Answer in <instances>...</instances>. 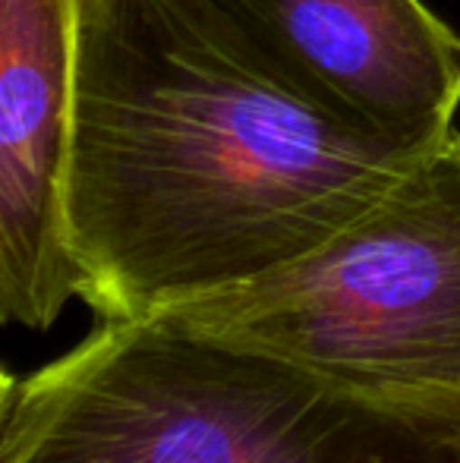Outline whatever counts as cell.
Masks as SVG:
<instances>
[{"mask_svg": "<svg viewBox=\"0 0 460 463\" xmlns=\"http://www.w3.org/2000/svg\"><path fill=\"white\" fill-rule=\"evenodd\" d=\"M432 148L315 108L209 0H82L63 174L80 299L146 322L277 271Z\"/></svg>", "mask_w": 460, "mask_h": 463, "instance_id": "1", "label": "cell"}, {"mask_svg": "<svg viewBox=\"0 0 460 463\" xmlns=\"http://www.w3.org/2000/svg\"><path fill=\"white\" fill-rule=\"evenodd\" d=\"M0 463H460V397L341 382L171 318L4 375Z\"/></svg>", "mask_w": 460, "mask_h": 463, "instance_id": "2", "label": "cell"}, {"mask_svg": "<svg viewBox=\"0 0 460 463\" xmlns=\"http://www.w3.org/2000/svg\"><path fill=\"white\" fill-rule=\"evenodd\" d=\"M155 318L362 388L460 397V133L309 256Z\"/></svg>", "mask_w": 460, "mask_h": 463, "instance_id": "3", "label": "cell"}, {"mask_svg": "<svg viewBox=\"0 0 460 463\" xmlns=\"http://www.w3.org/2000/svg\"><path fill=\"white\" fill-rule=\"evenodd\" d=\"M294 92L381 139L455 133L460 38L423 0H209Z\"/></svg>", "mask_w": 460, "mask_h": 463, "instance_id": "4", "label": "cell"}, {"mask_svg": "<svg viewBox=\"0 0 460 463\" xmlns=\"http://www.w3.org/2000/svg\"><path fill=\"white\" fill-rule=\"evenodd\" d=\"M82 0H0V316L44 331L82 293L63 174Z\"/></svg>", "mask_w": 460, "mask_h": 463, "instance_id": "5", "label": "cell"}]
</instances>
